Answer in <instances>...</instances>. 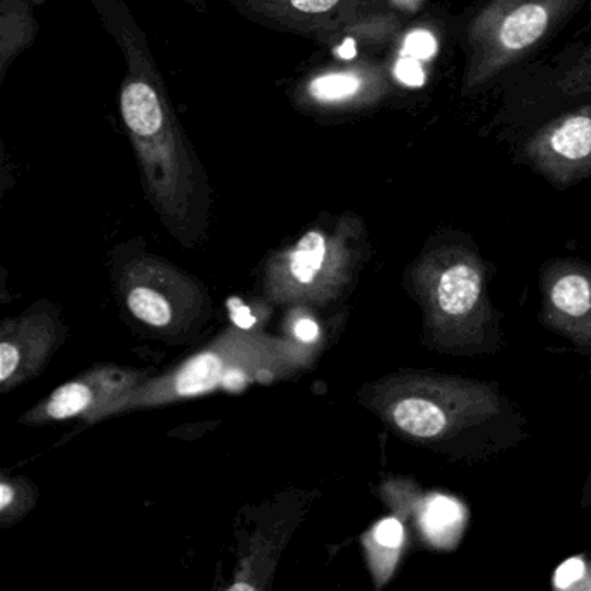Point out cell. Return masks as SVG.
Wrapping results in <instances>:
<instances>
[{"instance_id":"cell-12","label":"cell","mask_w":591,"mask_h":591,"mask_svg":"<svg viewBox=\"0 0 591 591\" xmlns=\"http://www.w3.org/2000/svg\"><path fill=\"white\" fill-rule=\"evenodd\" d=\"M548 14L542 5L528 4L510 14L501 28V43L510 49H522L542 37Z\"/></svg>"},{"instance_id":"cell-13","label":"cell","mask_w":591,"mask_h":591,"mask_svg":"<svg viewBox=\"0 0 591 591\" xmlns=\"http://www.w3.org/2000/svg\"><path fill=\"white\" fill-rule=\"evenodd\" d=\"M552 147L566 159H584L591 153V120L588 117H575L564 124L552 136Z\"/></svg>"},{"instance_id":"cell-15","label":"cell","mask_w":591,"mask_h":591,"mask_svg":"<svg viewBox=\"0 0 591 591\" xmlns=\"http://www.w3.org/2000/svg\"><path fill=\"white\" fill-rule=\"evenodd\" d=\"M359 85L361 82H359L358 77L337 73V76H326L314 80L311 92L317 100L337 101L356 94Z\"/></svg>"},{"instance_id":"cell-14","label":"cell","mask_w":591,"mask_h":591,"mask_svg":"<svg viewBox=\"0 0 591 591\" xmlns=\"http://www.w3.org/2000/svg\"><path fill=\"white\" fill-rule=\"evenodd\" d=\"M34 486L25 479H2L0 483V521L2 524H16L30 508L34 507Z\"/></svg>"},{"instance_id":"cell-22","label":"cell","mask_w":591,"mask_h":591,"mask_svg":"<svg viewBox=\"0 0 591 591\" xmlns=\"http://www.w3.org/2000/svg\"><path fill=\"white\" fill-rule=\"evenodd\" d=\"M338 56L344 59H352L356 56V46L355 40H346V43L341 44L340 49L337 50Z\"/></svg>"},{"instance_id":"cell-18","label":"cell","mask_w":591,"mask_h":591,"mask_svg":"<svg viewBox=\"0 0 591 591\" xmlns=\"http://www.w3.org/2000/svg\"><path fill=\"white\" fill-rule=\"evenodd\" d=\"M396 77L408 88H420L425 84V71L420 61L412 56H404L396 67Z\"/></svg>"},{"instance_id":"cell-8","label":"cell","mask_w":591,"mask_h":591,"mask_svg":"<svg viewBox=\"0 0 591 591\" xmlns=\"http://www.w3.org/2000/svg\"><path fill=\"white\" fill-rule=\"evenodd\" d=\"M58 323L47 313L5 320L0 329V387L22 385L43 370L58 341Z\"/></svg>"},{"instance_id":"cell-11","label":"cell","mask_w":591,"mask_h":591,"mask_svg":"<svg viewBox=\"0 0 591 591\" xmlns=\"http://www.w3.org/2000/svg\"><path fill=\"white\" fill-rule=\"evenodd\" d=\"M124 120L134 134L148 138L162 129L163 113L157 92L147 84H130L121 94Z\"/></svg>"},{"instance_id":"cell-6","label":"cell","mask_w":591,"mask_h":591,"mask_svg":"<svg viewBox=\"0 0 591 591\" xmlns=\"http://www.w3.org/2000/svg\"><path fill=\"white\" fill-rule=\"evenodd\" d=\"M148 380L150 373L144 370L101 364L50 392L46 399L26 412L20 421L26 425H47L84 418L88 424H94L103 420V415L113 404L132 394Z\"/></svg>"},{"instance_id":"cell-20","label":"cell","mask_w":591,"mask_h":591,"mask_svg":"<svg viewBox=\"0 0 591 591\" xmlns=\"http://www.w3.org/2000/svg\"><path fill=\"white\" fill-rule=\"evenodd\" d=\"M290 2L302 13L320 14L334 8L338 0H290Z\"/></svg>"},{"instance_id":"cell-7","label":"cell","mask_w":591,"mask_h":591,"mask_svg":"<svg viewBox=\"0 0 591 591\" xmlns=\"http://www.w3.org/2000/svg\"><path fill=\"white\" fill-rule=\"evenodd\" d=\"M543 325L591 349V266L549 264L542 269Z\"/></svg>"},{"instance_id":"cell-1","label":"cell","mask_w":591,"mask_h":591,"mask_svg":"<svg viewBox=\"0 0 591 591\" xmlns=\"http://www.w3.org/2000/svg\"><path fill=\"white\" fill-rule=\"evenodd\" d=\"M362 399L392 432L450 460H484L524 439V418L496 383L401 370Z\"/></svg>"},{"instance_id":"cell-3","label":"cell","mask_w":591,"mask_h":591,"mask_svg":"<svg viewBox=\"0 0 591 591\" xmlns=\"http://www.w3.org/2000/svg\"><path fill=\"white\" fill-rule=\"evenodd\" d=\"M491 266L466 251H436L406 271L424 313V340L453 356L489 355L501 346L500 311L489 296Z\"/></svg>"},{"instance_id":"cell-2","label":"cell","mask_w":591,"mask_h":591,"mask_svg":"<svg viewBox=\"0 0 591 591\" xmlns=\"http://www.w3.org/2000/svg\"><path fill=\"white\" fill-rule=\"evenodd\" d=\"M314 355V346L293 337L276 338L242 326L225 329L209 347L181 362L175 370L148 380L113 404L103 418L204 396L219 389L236 392L251 383H271L305 370Z\"/></svg>"},{"instance_id":"cell-4","label":"cell","mask_w":591,"mask_h":591,"mask_svg":"<svg viewBox=\"0 0 591 591\" xmlns=\"http://www.w3.org/2000/svg\"><path fill=\"white\" fill-rule=\"evenodd\" d=\"M118 288L129 313L163 334L193 328L209 311L210 299L195 278L154 258L124 267Z\"/></svg>"},{"instance_id":"cell-19","label":"cell","mask_w":591,"mask_h":591,"mask_svg":"<svg viewBox=\"0 0 591 591\" xmlns=\"http://www.w3.org/2000/svg\"><path fill=\"white\" fill-rule=\"evenodd\" d=\"M292 337L302 344H309V346H316L320 340V326L309 317H300L292 328Z\"/></svg>"},{"instance_id":"cell-5","label":"cell","mask_w":591,"mask_h":591,"mask_svg":"<svg viewBox=\"0 0 591 591\" xmlns=\"http://www.w3.org/2000/svg\"><path fill=\"white\" fill-rule=\"evenodd\" d=\"M352 273L347 255L325 234L311 231L266 267L264 290L279 304H320L335 299Z\"/></svg>"},{"instance_id":"cell-17","label":"cell","mask_w":591,"mask_h":591,"mask_svg":"<svg viewBox=\"0 0 591 591\" xmlns=\"http://www.w3.org/2000/svg\"><path fill=\"white\" fill-rule=\"evenodd\" d=\"M587 564L581 558H569L555 572L554 584L558 590H570L578 587L579 581L587 576Z\"/></svg>"},{"instance_id":"cell-16","label":"cell","mask_w":591,"mask_h":591,"mask_svg":"<svg viewBox=\"0 0 591 591\" xmlns=\"http://www.w3.org/2000/svg\"><path fill=\"white\" fill-rule=\"evenodd\" d=\"M436 50H438L436 38L425 30L413 32L404 43V56H412V58L429 59L436 55Z\"/></svg>"},{"instance_id":"cell-9","label":"cell","mask_w":591,"mask_h":591,"mask_svg":"<svg viewBox=\"0 0 591 591\" xmlns=\"http://www.w3.org/2000/svg\"><path fill=\"white\" fill-rule=\"evenodd\" d=\"M418 525L430 545L450 548L465 525V510L451 496H425L418 510Z\"/></svg>"},{"instance_id":"cell-10","label":"cell","mask_w":591,"mask_h":591,"mask_svg":"<svg viewBox=\"0 0 591 591\" xmlns=\"http://www.w3.org/2000/svg\"><path fill=\"white\" fill-rule=\"evenodd\" d=\"M404 540H406V529L397 515L385 517L376 522L370 529V533L364 536L368 563L379 587L387 583L396 569Z\"/></svg>"},{"instance_id":"cell-21","label":"cell","mask_w":591,"mask_h":591,"mask_svg":"<svg viewBox=\"0 0 591 591\" xmlns=\"http://www.w3.org/2000/svg\"><path fill=\"white\" fill-rule=\"evenodd\" d=\"M591 507V463L590 474H588L587 483H584L583 493H581V501H579V508Z\"/></svg>"}]
</instances>
